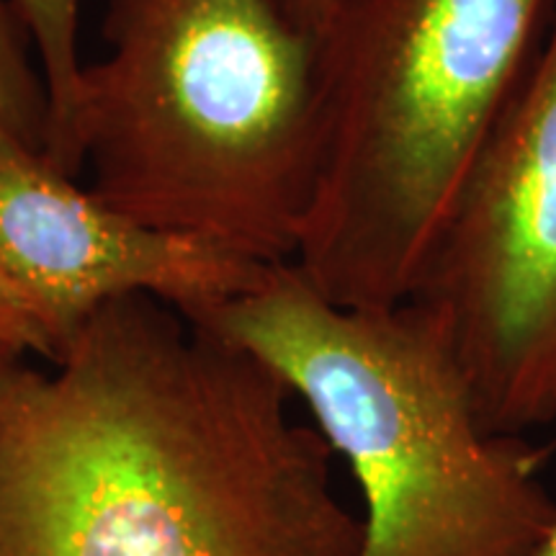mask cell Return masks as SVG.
Instances as JSON below:
<instances>
[{"label":"cell","mask_w":556,"mask_h":556,"mask_svg":"<svg viewBox=\"0 0 556 556\" xmlns=\"http://www.w3.org/2000/svg\"><path fill=\"white\" fill-rule=\"evenodd\" d=\"M291 400L170 304L114 299L0 400V556H358Z\"/></svg>","instance_id":"1"},{"label":"cell","mask_w":556,"mask_h":556,"mask_svg":"<svg viewBox=\"0 0 556 556\" xmlns=\"http://www.w3.org/2000/svg\"><path fill=\"white\" fill-rule=\"evenodd\" d=\"M62 168L144 225L294 261L323 142L319 37L276 0H109Z\"/></svg>","instance_id":"2"},{"label":"cell","mask_w":556,"mask_h":556,"mask_svg":"<svg viewBox=\"0 0 556 556\" xmlns=\"http://www.w3.org/2000/svg\"><path fill=\"white\" fill-rule=\"evenodd\" d=\"M186 319L307 405L364 497L358 556H526L556 526L546 454L484 428L462 361L413 302L340 307L287 261Z\"/></svg>","instance_id":"3"},{"label":"cell","mask_w":556,"mask_h":556,"mask_svg":"<svg viewBox=\"0 0 556 556\" xmlns=\"http://www.w3.org/2000/svg\"><path fill=\"white\" fill-rule=\"evenodd\" d=\"M556 0H340L294 266L351 309L407 302Z\"/></svg>","instance_id":"4"},{"label":"cell","mask_w":556,"mask_h":556,"mask_svg":"<svg viewBox=\"0 0 556 556\" xmlns=\"http://www.w3.org/2000/svg\"><path fill=\"white\" fill-rule=\"evenodd\" d=\"M407 302L454 348L486 430L556 420V3Z\"/></svg>","instance_id":"5"},{"label":"cell","mask_w":556,"mask_h":556,"mask_svg":"<svg viewBox=\"0 0 556 556\" xmlns=\"http://www.w3.org/2000/svg\"><path fill=\"white\" fill-rule=\"evenodd\" d=\"M263 266L129 217L0 129V270L50 361L114 299L148 294L189 317L238 294Z\"/></svg>","instance_id":"6"},{"label":"cell","mask_w":556,"mask_h":556,"mask_svg":"<svg viewBox=\"0 0 556 556\" xmlns=\"http://www.w3.org/2000/svg\"><path fill=\"white\" fill-rule=\"evenodd\" d=\"M0 129L34 150L50 144V99L11 0H0Z\"/></svg>","instance_id":"7"},{"label":"cell","mask_w":556,"mask_h":556,"mask_svg":"<svg viewBox=\"0 0 556 556\" xmlns=\"http://www.w3.org/2000/svg\"><path fill=\"white\" fill-rule=\"evenodd\" d=\"M0 340H9V343L26 353H39V356L50 358L47 340L41 338L29 309H26V304L13 291L9 278L3 276V270H0Z\"/></svg>","instance_id":"8"},{"label":"cell","mask_w":556,"mask_h":556,"mask_svg":"<svg viewBox=\"0 0 556 556\" xmlns=\"http://www.w3.org/2000/svg\"><path fill=\"white\" fill-rule=\"evenodd\" d=\"M283 13L312 34H319L328 26L332 13L338 11L340 0H276Z\"/></svg>","instance_id":"9"},{"label":"cell","mask_w":556,"mask_h":556,"mask_svg":"<svg viewBox=\"0 0 556 556\" xmlns=\"http://www.w3.org/2000/svg\"><path fill=\"white\" fill-rule=\"evenodd\" d=\"M24 356L26 351H21V348L9 343V340H0V400L9 392V387L21 374V368L26 366Z\"/></svg>","instance_id":"10"},{"label":"cell","mask_w":556,"mask_h":556,"mask_svg":"<svg viewBox=\"0 0 556 556\" xmlns=\"http://www.w3.org/2000/svg\"><path fill=\"white\" fill-rule=\"evenodd\" d=\"M526 556H556V526L546 533V539L541 541L533 552H528Z\"/></svg>","instance_id":"11"}]
</instances>
